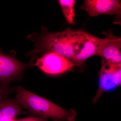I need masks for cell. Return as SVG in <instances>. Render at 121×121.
<instances>
[{
	"instance_id": "cell-1",
	"label": "cell",
	"mask_w": 121,
	"mask_h": 121,
	"mask_svg": "<svg viewBox=\"0 0 121 121\" xmlns=\"http://www.w3.org/2000/svg\"><path fill=\"white\" fill-rule=\"evenodd\" d=\"M16 100L22 108L38 117L51 118L54 121H74L76 113L66 110L47 99L27 90L22 86L17 88Z\"/></svg>"
},
{
	"instance_id": "cell-2",
	"label": "cell",
	"mask_w": 121,
	"mask_h": 121,
	"mask_svg": "<svg viewBox=\"0 0 121 121\" xmlns=\"http://www.w3.org/2000/svg\"><path fill=\"white\" fill-rule=\"evenodd\" d=\"M73 54V63L82 64L91 56L99 55L105 38L100 39L82 31L70 29Z\"/></svg>"
},
{
	"instance_id": "cell-3",
	"label": "cell",
	"mask_w": 121,
	"mask_h": 121,
	"mask_svg": "<svg viewBox=\"0 0 121 121\" xmlns=\"http://www.w3.org/2000/svg\"><path fill=\"white\" fill-rule=\"evenodd\" d=\"M121 63L102 61L98 90L93 101H97L104 92L114 90L121 85Z\"/></svg>"
},
{
	"instance_id": "cell-4",
	"label": "cell",
	"mask_w": 121,
	"mask_h": 121,
	"mask_svg": "<svg viewBox=\"0 0 121 121\" xmlns=\"http://www.w3.org/2000/svg\"><path fill=\"white\" fill-rule=\"evenodd\" d=\"M35 66L34 63L26 64L20 62L14 55L5 54L0 48V86L7 84L22 74L26 68Z\"/></svg>"
},
{
	"instance_id": "cell-5",
	"label": "cell",
	"mask_w": 121,
	"mask_h": 121,
	"mask_svg": "<svg viewBox=\"0 0 121 121\" xmlns=\"http://www.w3.org/2000/svg\"><path fill=\"white\" fill-rule=\"evenodd\" d=\"M42 71L50 75H58L67 71L76 64L54 52L46 53L37 59L35 64Z\"/></svg>"
},
{
	"instance_id": "cell-6",
	"label": "cell",
	"mask_w": 121,
	"mask_h": 121,
	"mask_svg": "<svg viewBox=\"0 0 121 121\" xmlns=\"http://www.w3.org/2000/svg\"><path fill=\"white\" fill-rule=\"evenodd\" d=\"M81 8L91 17L121 15V1L118 0H86Z\"/></svg>"
},
{
	"instance_id": "cell-7",
	"label": "cell",
	"mask_w": 121,
	"mask_h": 121,
	"mask_svg": "<svg viewBox=\"0 0 121 121\" xmlns=\"http://www.w3.org/2000/svg\"><path fill=\"white\" fill-rule=\"evenodd\" d=\"M106 40L99 54L102 61L121 63V39L114 36L111 31L104 32Z\"/></svg>"
},
{
	"instance_id": "cell-8",
	"label": "cell",
	"mask_w": 121,
	"mask_h": 121,
	"mask_svg": "<svg viewBox=\"0 0 121 121\" xmlns=\"http://www.w3.org/2000/svg\"><path fill=\"white\" fill-rule=\"evenodd\" d=\"M22 107L16 99L5 98L0 100V121L7 119H14L23 113Z\"/></svg>"
},
{
	"instance_id": "cell-9",
	"label": "cell",
	"mask_w": 121,
	"mask_h": 121,
	"mask_svg": "<svg viewBox=\"0 0 121 121\" xmlns=\"http://www.w3.org/2000/svg\"><path fill=\"white\" fill-rule=\"evenodd\" d=\"M59 2L66 21L69 24H73L75 16V5L76 1L74 0H60Z\"/></svg>"
},
{
	"instance_id": "cell-10",
	"label": "cell",
	"mask_w": 121,
	"mask_h": 121,
	"mask_svg": "<svg viewBox=\"0 0 121 121\" xmlns=\"http://www.w3.org/2000/svg\"><path fill=\"white\" fill-rule=\"evenodd\" d=\"M11 91L7 86H0V100L8 98Z\"/></svg>"
},
{
	"instance_id": "cell-11",
	"label": "cell",
	"mask_w": 121,
	"mask_h": 121,
	"mask_svg": "<svg viewBox=\"0 0 121 121\" xmlns=\"http://www.w3.org/2000/svg\"><path fill=\"white\" fill-rule=\"evenodd\" d=\"M48 119L40 117H29L22 119L16 120V121H48Z\"/></svg>"
},
{
	"instance_id": "cell-12",
	"label": "cell",
	"mask_w": 121,
	"mask_h": 121,
	"mask_svg": "<svg viewBox=\"0 0 121 121\" xmlns=\"http://www.w3.org/2000/svg\"><path fill=\"white\" fill-rule=\"evenodd\" d=\"M1 121H16V120L14 119H7Z\"/></svg>"
}]
</instances>
